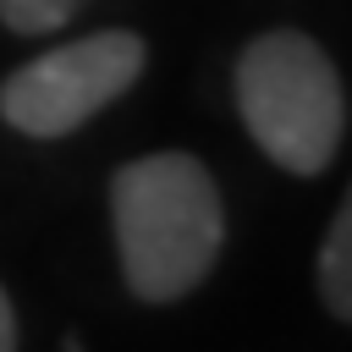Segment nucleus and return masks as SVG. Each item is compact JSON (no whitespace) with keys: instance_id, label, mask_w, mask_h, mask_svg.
<instances>
[{"instance_id":"1","label":"nucleus","mask_w":352,"mask_h":352,"mask_svg":"<svg viewBox=\"0 0 352 352\" xmlns=\"http://www.w3.org/2000/svg\"><path fill=\"white\" fill-rule=\"evenodd\" d=\"M110 226L126 292L138 302H176L214 270L226 204L192 154L160 148L110 176Z\"/></svg>"},{"instance_id":"2","label":"nucleus","mask_w":352,"mask_h":352,"mask_svg":"<svg viewBox=\"0 0 352 352\" xmlns=\"http://www.w3.org/2000/svg\"><path fill=\"white\" fill-rule=\"evenodd\" d=\"M236 110L248 138L292 176L330 170L346 138L341 72L297 28H270L236 55Z\"/></svg>"},{"instance_id":"3","label":"nucleus","mask_w":352,"mask_h":352,"mask_svg":"<svg viewBox=\"0 0 352 352\" xmlns=\"http://www.w3.org/2000/svg\"><path fill=\"white\" fill-rule=\"evenodd\" d=\"M148 66V44L132 28H99L60 50L33 55L0 82V121L22 138H66L116 104Z\"/></svg>"},{"instance_id":"4","label":"nucleus","mask_w":352,"mask_h":352,"mask_svg":"<svg viewBox=\"0 0 352 352\" xmlns=\"http://www.w3.org/2000/svg\"><path fill=\"white\" fill-rule=\"evenodd\" d=\"M319 302L330 319H352V204L336 209L324 248H319Z\"/></svg>"},{"instance_id":"5","label":"nucleus","mask_w":352,"mask_h":352,"mask_svg":"<svg viewBox=\"0 0 352 352\" xmlns=\"http://www.w3.org/2000/svg\"><path fill=\"white\" fill-rule=\"evenodd\" d=\"M88 0H0V22L11 33H55L66 28Z\"/></svg>"},{"instance_id":"6","label":"nucleus","mask_w":352,"mask_h":352,"mask_svg":"<svg viewBox=\"0 0 352 352\" xmlns=\"http://www.w3.org/2000/svg\"><path fill=\"white\" fill-rule=\"evenodd\" d=\"M11 346H16V314H11V297L0 286V352H11Z\"/></svg>"}]
</instances>
